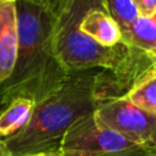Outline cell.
<instances>
[{
    "instance_id": "obj_1",
    "label": "cell",
    "mask_w": 156,
    "mask_h": 156,
    "mask_svg": "<svg viewBox=\"0 0 156 156\" xmlns=\"http://www.w3.org/2000/svg\"><path fill=\"white\" fill-rule=\"evenodd\" d=\"M18 46L15 66L0 83V106L16 98L40 102L56 91L68 72L61 65L54 45L55 17L29 0H16Z\"/></svg>"
},
{
    "instance_id": "obj_2",
    "label": "cell",
    "mask_w": 156,
    "mask_h": 156,
    "mask_svg": "<svg viewBox=\"0 0 156 156\" xmlns=\"http://www.w3.org/2000/svg\"><path fill=\"white\" fill-rule=\"evenodd\" d=\"M100 72H71L56 91L35 104L29 123L16 135L5 139L11 156L58 151L67 129L95 111Z\"/></svg>"
},
{
    "instance_id": "obj_3",
    "label": "cell",
    "mask_w": 156,
    "mask_h": 156,
    "mask_svg": "<svg viewBox=\"0 0 156 156\" xmlns=\"http://www.w3.org/2000/svg\"><path fill=\"white\" fill-rule=\"evenodd\" d=\"M63 156H146L147 151L102 126L94 112L76 121L58 150Z\"/></svg>"
},
{
    "instance_id": "obj_4",
    "label": "cell",
    "mask_w": 156,
    "mask_h": 156,
    "mask_svg": "<svg viewBox=\"0 0 156 156\" xmlns=\"http://www.w3.org/2000/svg\"><path fill=\"white\" fill-rule=\"evenodd\" d=\"M98 121L149 152L156 150V116L132 104L126 96L100 102L95 111Z\"/></svg>"
},
{
    "instance_id": "obj_5",
    "label": "cell",
    "mask_w": 156,
    "mask_h": 156,
    "mask_svg": "<svg viewBox=\"0 0 156 156\" xmlns=\"http://www.w3.org/2000/svg\"><path fill=\"white\" fill-rule=\"evenodd\" d=\"M18 46L16 0L0 1V83L9 78L15 66Z\"/></svg>"
},
{
    "instance_id": "obj_6",
    "label": "cell",
    "mask_w": 156,
    "mask_h": 156,
    "mask_svg": "<svg viewBox=\"0 0 156 156\" xmlns=\"http://www.w3.org/2000/svg\"><path fill=\"white\" fill-rule=\"evenodd\" d=\"M79 29L102 46L124 43L121 29L107 12L104 0L87 11L79 23Z\"/></svg>"
},
{
    "instance_id": "obj_7",
    "label": "cell",
    "mask_w": 156,
    "mask_h": 156,
    "mask_svg": "<svg viewBox=\"0 0 156 156\" xmlns=\"http://www.w3.org/2000/svg\"><path fill=\"white\" fill-rule=\"evenodd\" d=\"M34 101L27 98H16L0 113V138L9 139L20 133L30 121Z\"/></svg>"
},
{
    "instance_id": "obj_8",
    "label": "cell",
    "mask_w": 156,
    "mask_h": 156,
    "mask_svg": "<svg viewBox=\"0 0 156 156\" xmlns=\"http://www.w3.org/2000/svg\"><path fill=\"white\" fill-rule=\"evenodd\" d=\"M127 45L146 52L151 56L156 54V13L147 17L138 16L130 24L122 39Z\"/></svg>"
},
{
    "instance_id": "obj_9",
    "label": "cell",
    "mask_w": 156,
    "mask_h": 156,
    "mask_svg": "<svg viewBox=\"0 0 156 156\" xmlns=\"http://www.w3.org/2000/svg\"><path fill=\"white\" fill-rule=\"evenodd\" d=\"M124 96L135 106L156 116V65L145 69Z\"/></svg>"
},
{
    "instance_id": "obj_10",
    "label": "cell",
    "mask_w": 156,
    "mask_h": 156,
    "mask_svg": "<svg viewBox=\"0 0 156 156\" xmlns=\"http://www.w3.org/2000/svg\"><path fill=\"white\" fill-rule=\"evenodd\" d=\"M104 1L107 12L112 17V20L118 24L123 39L130 24L139 16L132 0H104Z\"/></svg>"
},
{
    "instance_id": "obj_11",
    "label": "cell",
    "mask_w": 156,
    "mask_h": 156,
    "mask_svg": "<svg viewBox=\"0 0 156 156\" xmlns=\"http://www.w3.org/2000/svg\"><path fill=\"white\" fill-rule=\"evenodd\" d=\"M136 12L141 17L152 16L156 13V0H132Z\"/></svg>"
},
{
    "instance_id": "obj_12",
    "label": "cell",
    "mask_w": 156,
    "mask_h": 156,
    "mask_svg": "<svg viewBox=\"0 0 156 156\" xmlns=\"http://www.w3.org/2000/svg\"><path fill=\"white\" fill-rule=\"evenodd\" d=\"M29 1L35 2L39 6L44 7L54 17H56L61 12V10L65 7V5L68 2V0H29Z\"/></svg>"
},
{
    "instance_id": "obj_13",
    "label": "cell",
    "mask_w": 156,
    "mask_h": 156,
    "mask_svg": "<svg viewBox=\"0 0 156 156\" xmlns=\"http://www.w3.org/2000/svg\"><path fill=\"white\" fill-rule=\"evenodd\" d=\"M0 156H11L10 150H9L5 140L1 138H0Z\"/></svg>"
},
{
    "instance_id": "obj_14",
    "label": "cell",
    "mask_w": 156,
    "mask_h": 156,
    "mask_svg": "<svg viewBox=\"0 0 156 156\" xmlns=\"http://www.w3.org/2000/svg\"><path fill=\"white\" fill-rule=\"evenodd\" d=\"M26 156H63L60 151H46V152H37V154H30Z\"/></svg>"
},
{
    "instance_id": "obj_15",
    "label": "cell",
    "mask_w": 156,
    "mask_h": 156,
    "mask_svg": "<svg viewBox=\"0 0 156 156\" xmlns=\"http://www.w3.org/2000/svg\"><path fill=\"white\" fill-rule=\"evenodd\" d=\"M146 156H156V150H154V151H151V152H149Z\"/></svg>"
},
{
    "instance_id": "obj_16",
    "label": "cell",
    "mask_w": 156,
    "mask_h": 156,
    "mask_svg": "<svg viewBox=\"0 0 156 156\" xmlns=\"http://www.w3.org/2000/svg\"><path fill=\"white\" fill-rule=\"evenodd\" d=\"M155 57H156V54H155Z\"/></svg>"
},
{
    "instance_id": "obj_17",
    "label": "cell",
    "mask_w": 156,
    "mask_h": 156,
    "mask_svg": "<svg viewBox=\"0 0 156 156\" xmlns=\"http://www.w3.org/2000/svg\"><path fill=\"white\" fill-rule=\"evenodd\" d=\"M0 1H1V0H0Z\"/></svg>"
}]
</instances>
